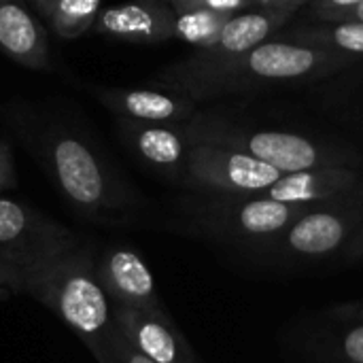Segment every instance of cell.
<instances>
[{
    "mask_svg": "<svg viewBox=\"0 0 363 363\" xmlns=\"http://www.w3.org/2000/svg\"><path fill=\"white\" fill-rule=\"evenodd\" d=\"M26 296L51 308L83 340L98 363L104 362L117 332L115 306L94 272V251L87 245L40 268Z\"/></svg>",
    "mask_w": 363,
    "mask_h": 363,
    "instance_id": "1",
    "label": "cell"
},
{
    "mask_svg": "<svg viewBox=\"0 0 363 363\" xmlns=\"http://www.w3.org/2000/svg\"><path fill=\"white\" fill-rule=\"evenodd\" d=\"M49 177L62 196L91 219H123L138 211V196L104 166L98 153L79 136L49 130L40 143Z\"/></svg>",
    "mask_w": 363,
    "mask_h": 363,
    "instance_id": "2",
    "label": "cell"
},
{
    "mask_svg": "<svg viewBox=\"0 0 363 363\" xmlns=\"http://www.w3.org/2000/svg\"><path fill=\"white\" fill-rule=\"evenodd\" d=\"M81 247L83 238L66 225L28 204L0 200V257L9 264L38 272Z\"/></svg>",
    "mask_w": 363,
    "mask_h": 363,
    "instance_id": "3",
    "label": "cell"
},
{
    "mask_svg": "<svg viewBox=\"0 0 363 363\" xmlns=\"http://www.w3.org/2000/svg\"><path fill=\"white\" fill-rule=\"evenodd\" d=\"M94 272L113 306L164 313L157 300L153 274L138 251L123 245H111L94 251Z\"/></svg>",
    "mask_w": 363,
    "mask_h": 363,
    "instance_id": "4",
    "label": "cell"
},
{
    "mask_svg": "<svg viewBox=\"0 0 363 363\" xmlns=\"http://www.w3.org/2000/svg\"><path fill=\"white\" fill-rule=\"evenodd\" d=\"M91 32L136 45L162 43L174 32V11L157 0L106 6L98 13Z\"/></svg>",
    "mask_w": 363,
    "mask_h": 363,
    "instance_id": "5",
    "label": "cell"
},
{
    "mask_svg": "<svg viewBox=\"0 0 363 363\" xmlns=\"http://www.w3.org/2000/svg\"><path fill=\"white\" fill-rule=\"evenodd\" d=\"M115 321L125 340L153 363H191L183 338L166 313L115 306Z\"/></svg>",
    "mask_w": 363,
    "mask_h": 363,
    "instance_id": "6",
    "label": "cell"
},
{
    "mask_svg": "<svg viewBox=\"0 0 363 363\" xmlns=\"http://www.w3.org/2000/svg\"><path fill=\"white\" fill-rule=\"evenodd\" d=\"M117 121L168 125L183 115L185 102L172 94L157 89H119V87H89Z\"/></svg>",
    "mask_w": 363,
    "mask_h": 363,
    "instance_id": "7",
    "label": "cell"
},
{
    "mask_svg": "<svg viewBox=\"0 0 363 363\" xmlns=\"http://www.w3.org/2000/svg\"><path fill=\"white\" fill-rule=\"evenodd\" d=\"M0 49L17 64L32 70H47V36L36 17L17 2H0Z\"/></svg>",
    "mask_w": 363,
    "mask_h": 363,
    "instance_id": "8",
    "label": "cell"
},
{
    "mask_svg": "<svg viewBox=\"0 0 363 363\" xmlns=\"http://www.w3.org/2000/svg\"><path fill=\"white\" fill-rule=\"evenodd\" d=\"M119 130L130 151L151 168L174 170L185 160V155L189 157V153H185L181 134L170 125L119 121Z\"/></svg>",
    "mask_w": 363,
    "mask_h": 363,
    "instance_id": "9",
    "label": "cell"
},
{
    "mask_svg": "<svg viewBox=\"0 0 363 363\" xmlns=\"http://www.w3.org/2000/svg\"><path fill=\"white\" fill-rule=\"evenodd\" d=\"M249 151L255 160L272 166L274 170L287 172H304L315 166L317 153L315 147L294 134H279V132H262L251 136Z\"/></svg>",
    "mask_w": 363,
    "mask_h": 363,
    "instance_id": "10",
    "label": "cell"
},
{
    "mask_svg": "<svg viewBox=\"0 0 363 363\" xmlns=\"http://www.w3.org/2000/svg\"><path fill=\"white\" fill-rule=\"evenodd\" d=\"M32 9L49 21L53 34L72 40L91 32L102 4L98 0H34Z\"/></svg>",
    "mask_w": 363,
    "mask_h": 363,
    "instance_id": "11",
    "label": "cell"
},
{
    "mask_svg": "<svg viewBox=\"0 0 363 363\" xmlns=\"http://www.w3.org/2000/svg\"><path fill=\"white\" fill-rule=\"evenodd\" d=\"M313 64V51L279 43L259 45L249 55V68L262 77H298L308 72Z\"/></svg>",
    "mask_w": 363,
    "mask_h": 363,
    "instance_id": "12",
    "label": "cell"
},
{
    "mask_svg": "<svg viewBox=\"0 0 363 363\" xmlns=\"http://www.w3.org/2000/svg\"><path fill=\"white\" fill-rule=\"evenodd\" d=\"M170 9L177 13L172 36L194 45H213L219 40V34L225 26L221 21L223 15L204 11L196 2H172Z\"/></svg>",
    "mask_w": 363,
    "mask_h": 363,
    "instance_id": "13",
    "label": "cell"
},
{
    "mask_svg": "<svg viewBox=\"0 0 363 363\" xmlns=\"http://www.w3.org/2000/svg\"><path fill=\"white\" fill-rule=\"evenodd\" d=\"M289 240L302 253H325L342 240V223L332 215H311L294 228Z\"/></svg>",
    "mask_w": 363,
    "mask_h": 363,
    "instance_id": "14",
    "label": "cell"
},
{
    "mask_svg": "<svg viewBox=\"0 0 363 363\" xmlns=\"http://www.w3.org/2000/svg\"><path fill=\"white\" fill-rule=\"evenodd\" d=\"M270 26L264 15H238L225 21L217 45L228 53H240L255 47L266 34Z\"/></svg>",
    "mask_w": 363,
    "mask_h": 363,
    "instance_id": "15",
    "label": "cell"
},
{
    "mask_svg": "<svg viewBox=\"0 0 363 363\" xmlns=\"http://www.w3.org/2000/svg\"><path fill=\"white\" fill-rule=\"evenodd\" d=\"M287 206L281 202H251L240 211V223L247 232L268 234L285 225Z\"/></svg>",
    "mask_w": 363,
    "mask_h": 363,
    "instance_id": "16",
    "label": "cell"
},
{
    "mask_svg": "<svg viewBox=\"0 0 363 363\" xmlns=\"http://www.w3.org/2000/svg\"><path fill=\"white\" fill-rule=\"evenodd\" d=\"M272 196L283 204L287 200H302V198H311L313 189H311V177L300 172L294 174L289 179H283L277 183V187H272Z\"/></svg>",
    "mask_w": 363,
    "mask_h": 363,
    "instance_id": "17",
    "label": "cell"
},
{
    "mask_svg": "<svg viewBox=\"0 0 363 363\" xmlns=\"http://www.w3.org/2000/svg\"><path fill=\"white\" fill-rule=\"evenodd\" d=\"M102 363H153L151 359H147L143 353H138L128 340L125 336L121 334V330L117 328L115 336L111 338V345H108V353L104 357Z\"/></svg>",
    "mask_w": 363,
    "mask_h": 363,
    "instance_id": "18",
    "label": "cell"
},
{
    "mask_svg": "<svg viewBox=\"0 0 363 363\" xmlns=\"http://www.w3.org/2000/svg\"><path fill=\"white\" fill-rule=\"evenodd\" d=\"M34 274L36 272L17 268V266H13V264H9L6 259L0 257V287L11 289L15 294H26L30 281L34 279Z\"/></svg>",
    "mask_w": 363,
    "mask_h": 363,
    "instance_id": "19",
    "label": "cell"
},
{
    "mask_svg": "<svg viewBox=\"0 0 363 363\" xmlns=\"http://www.w3.org/2000/svg\"><path fill=\"white\" fill-rule=\"evenodd\" d=\"M336 43L349 51L363 53V23H345L336 30Z\"/></svg>",
    "mask_w": 363,
    "mask_h": 363,
    "instance_id": "20",
    "label": "cell"
},
{
    "mask_svg": "<svg viewBox=\"0 0 363 363\" xmlns=\"http://www.w3.org/2000/svg\"><path fill=\"white\" fill-rule=\"evenodd\" d=\"M15 183V172H13V162L9 149L0 143V187L6 189Z\"/></svg>",
    "mask_w": 363,
    "mask_h": 363,
    "instance_id": "21",
    "label": "cell"
},
{
    "mask_svg": "<svg viewBox=\"0 0 363 363\" xmlns=\"http://www.w3.org/2000/svg\"><path fill=\"white\" fill-rule=\"evenodd\" d=\"M345 349H347V355H349L353 362L363 363V328H357L355 332H351V334L347 336Z\"/></svg>",
    "mask_w": 363,
    "mask_h": 363,
    "instance_id": "22",
    "label": "cell"
},
{
    "mask_svg": "<svg viewBox=\"0 0 363 363\" xmlns=\"http://www.w3.org/2000/svg\"><path fill=\"white\" fill-rule=\"evenodd\" d=\"M357 17H359V19L363 21V2H359V4H357Z\"/></svg>",
    "mask_w": 363,
    "mask_h": 363,
    "instance_id": "23",
    "label": "cell"
},
{
    "mask_svg": "<svg viewBox=\"0 0 363 363\" xmlns=\"http://www.w3.org/2000/svg\"><path fill=\"white\" fill-rule=\"evenodd\" d=\"M0 191H2V187H0Z\"/></svg>",
    "mask_w": 363,
    "mask_h": 363,
    "instance_id": "24",
    "label": "cell"
}]
</instances>
